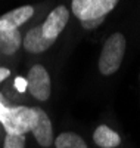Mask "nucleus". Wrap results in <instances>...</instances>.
<instances>
[{
  "label": "nucleus",
  "mask_w": 140,
  "mask_h": 148,
  "mask_svg": "<svg viewBox=\"0 0 140 148\" xmlns=\"http://www.w3.org/2000/svg\"><path fill=\"white\" fill-rule=\"evenodd\" d=\"M69 19V10L65 6H58L49 14L41 25L28 30L24 37V49L30 53H41L52 46Z\"/></svg>",
  "instance_id": "obj_1"
},
{
  "label": "nucleus",
  "mask_w": 140,
  "mask_h": 148,
  "mask_svg": "<svg viewBox=\"0 0 140 148\" xmlns=\"http://www.w3.org/2000/svg\"><path fill=\"white\" fill-rule=\"evenodd\" d=\"M125 37L121 33L112 34L105 42L99 58V70L103 76H111L118 71L125 53Z\"/></svg>",
  "instance_id": "obj_2"
},
{
  "label": "nucleus",
  "mask_w": 140,
  "mask_h": 148,
  "mask_svg": "<svg viewBox=\"0 0 140 148\" xmlns=\"http://www.w3.org/2000/svg\"><path fill=\"white\" fill-rule=\"evenodd\" d=\"M120 0H72L71 10L81 22L105 18Z\"/></svg>",
  "instance_id": "obj_3"
},
{
  "label": "nucleus",
  "mask_w": 140,
  "mask_h": 148,
  "mask_svg": "<svg viewBox=\"0 0 140 148\" xmlns=\"http://www.w3.org/2000/svg\"><path fill=\"white\" fill-rule=\"evenodd\" d=\"M27 89L39 101H47L50 96V76L43 65H34L28 71Z\"/></svg>",
  "instance_id": "obj_4"
},
{
  "label": "nucleus",
  "mask_w": 140,
  "mask_h": 148,
  "mask_svg": "<svg viewBox=\"0 0 140 148\" xmlns=\"http://www.w3.org/2000/svg\"><path fill=\"white\" fill-rule=\"evenodd\" d=\"M21 46H22V34L19 28L0 19V52L5 55H12Z\"/></svg>",
  "instance_id": "obj_5"
},
{
  "label": "nucleus",
  "mask_w": 140,
  "mask_h": 148,
  "mask_svg": "<svg viewBox=\"0 0 140 148\" xmlns=\"http://www.w3.org/2000/svg\"><path fill=\"white\" fill-rule=\"evenodd\" d=\"M37 111V123L35 126L33 127V135L35 141L39 142L41 147L49 148L50 145L53 144L55 138H53V127H52V121L47 117V114L39 107H35Z\"/></svg>",
  "instance_id": "obj_6"
},
{
  "label": "nucleus",
  "mask_w": 140,
  "mask_h": 148,
  "mask_svg": "<svg viewBox=\"0 0 140 148\" xmlns=\"http://www.w3.org/2000/svg\"><path fill=\"white\" fill-rule=\"evenodd\" d=\"M93 141L100 148H117L121 144V138L117 132H113L111 127L102 125L93 133Z\"/></svg>",
  "instance_id": "obj_7"
},
{
  "label": "nucleus",
  "mask_w": 140,
  "mask_h": 148,
  "mask_svg": "<svg viewBox=\"0 0 140 148\" xmlns=\"http://www.w3.org/2000/svg\"><path fill=\"white\" fill-rule=\"evenodd\" d=\"M33 15H34V8L27 5V6H21V8H16L14 10L7 12V14L0 16V19H3V21L9 22L10 25L19 28L22 24H25Z\"/></svg>",
  "instance_id": "obj_8"
},
{
  "label": "nucleus",
  "mask_w": 140,
  "mask_h": 148,
  "mask_svg": "<svg viewBox=\"0 0 140 148\" xmlns=\"http://www.w3.org/2000/svg\"><path fill=\"white\" fill-rule=\"evenodd\" d=\"M56 148H88L83 138L77 133L72 132H63L53 141Z\"/></svg>",
  "instance_id": "obj_9"
},
{
  "label": "nucleus",
  "mask_w": 140,
  "mask_h": 148,
  "mask_svg": "<svg viewBox=\"0 0 140 148\" xmlns=\"http://www.w3.org/2000/svg\"><path fill=\"white\" fill-rule=\"evenodd\" d=\"M3 148H25V135H7Z\"/></svg>",
  "instance_id": "obj_10"
},
{
  "label": "nucleus",
  "mask_w": 140,
  "mask_h": 148,
  "mask_svg": "<svg viewBox=\"0 0 140 148\" xmlns=\"http://www.w3.org/2000/svg\"><path fill=\"white\" fill-rule=\"evenodd\" d=\"M12 110H14V107H12V108L7 107V104L3 99V95L0 93V123L3 125V127L7 125V121L12 117Z\"/></svg>",
  "instance_id": "obj_11"
},
{
  "label": "nucleus",
  "mask_w": 140,
  "mask_h": 148,
  "mask_svg": "<svg viewBox=\"0 0 140 148\" xmlns=\"http://www.w3.org/2000/svg\"><path fill=\"white\" fill-rule=\"evenodd\" d=\"M105 18H97V19H90V21H83L81 25L86 28V30H94L96 27H99L102 22H103Z\"/></svg>",
  "instance_id": "obj_12"
},
{
  "label": "nucleus",
  "mask_w": 140,
  "mask_h": 148,
  "mask_svg": "<svg viewBox=\"0 0 140 148\" xmlns=\"http://www.w3.org/2000/svg\"><path fill=\"white\" fill-rule=\"evenodd\" d=\"M27 86H28L27 79H22V77H16L15 79V88H16V90L25 92V90H27Z\"/></svg>",
  "instance_id": "obj_13"
},
{
  "label": "nucleus",
  "mask_w": 140,
  "mask_h": 148,
  "mask_svg": "<svg viewBox=\"0 0 140 148\" xmlns=\"http://www.w3.org/2000/svg\"><path fill=\"white\" fill-rule=\"evenodd\" d=\"M9 76H10V70H7L5 67H0V83H2L3 80H6Z\"/></svg>",
  "instance_id": "obj_14"
}]
</instances>
